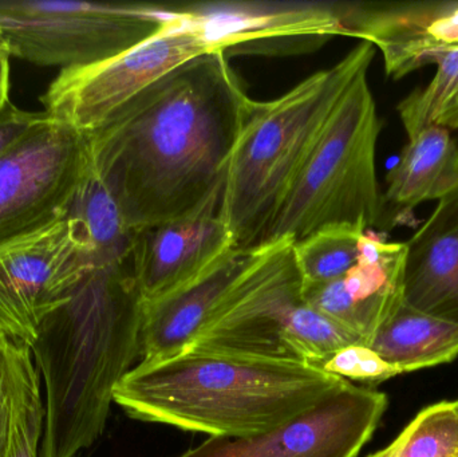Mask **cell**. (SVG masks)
<instances>
[{
    "mask_svg": "<svg viewBox=\"0 0 458 457\" xmlns=\"http://www.w3.org/2000/svg\"><path fill=\"white\" fill-rule=\"evenodd\" d=\"M253 99L223 51L185 62L89 134L91 171L134 231L185 216L222 187Z\"/></svg>",
    "mask_w": 458,
    "mask_h": 457,
    "instance_id": "1",
    "label": "cell"
},
{
    "mask_svg": "<svg viewBox=\"0 0 458 457\" xmlns=\"http://www.w3.org/2000/svg\"><path fill=\"white\" fill-rule=\"evenodd\" d=\"M144 300L133 257L94 263L31 345L46 418L39 457H78L98 440L118 384L140 357Z\"/></svg>",
    "mask_w": 458,
    "mask_h": 457,
    "instance_id": "2",
    "label": "cell"
},
{
    "mask_svg": "<svg viewBox=\"0 0 458 457\" xmlns=\"http://www.w3.org/2000/svg\"><path fill=\"white\" fill-rule=\"evenodd\" d=\"M346 381L301 362L185 351L140 362L118 384L113 402L136 420L244 437L298 418Z\"/></svg>",
    "mask_w": 458,
    "mask_h": 457,
    "instance_id": "3",
    "label": "cell"
},
{
    "mask_svg": "<svg viewBox=\"0 0 458 457\" xmlns=\"http://www.w3.org/2000/svg\"><path fill=\"white\" fill-rule=\"evenodd\" d=\"M374 46L362 42L338 63L267 102H253L223 185V219L237 249H259L293 180L352 80L369 72Z\"/></svg>",
    "mask_w": 458,
    "mask_h": 457,
    "instance_id": "4",
    "label": "cell"
},
{
    "mask_svg": "<svg viewBox=\"0 0 458 457\" xmlns=\"http://www.w3.org/2000/svg\"><path fill=\"white\" fill-rule=\"evenodd\" d=\"M365 340L303 300L293 241L261 246L188 351L301 362L317 367Z\"/></svg>",
    "mask_w": 458,
    "mask_h": 457,
    "instance_id": "5",
    "label": "cell"
},
{
    "mask_svg": "<svg viewBox=\"0 0 458 457\" xmlns=\"http://www.w3.org/2000/svg\"><path fill=\"white\" fill-rule=\"evenodd\" d=\"M381 131L368 72L344 91L293 180L261 246L301 241L328 225L368 233L381 224L376 150Z\"/></svg>",
    "mask_w": 458,
    "mask_h": 457,
    "instance_id": "6",
    "label": "cell"
},
{
    "mask_svg": "<svg viewBox=\"0 0 458 457\" xmlns=\"http://www.w3.org/2000/svg\"><path fill=\"white\" fill-rule=\"evenodd\" d=\"M172 16L168 4L0 0V39L10 56L80 69L155 37Z\"/></svg>",
    "mask_w": 458,
    "mask_h": 457,
    "instance_id": "7",
    "label": "cell"
},
{
    "mask_svg": "<svg viewBox=\"0 0 458 457\" xmlns=\"http://www.w3.org/2000/svg\"><path fill=\"white\" fill-rule=\"evenodd\" d=\"M89 171V134L46 113L0 157V247L66 216Z\"/></svg>",
    "mask_w": 458,
    "mask_h": 457,
    "instance_id": "8",
    "label": "cell"
},
{
    "mask_svg": "<svg viewBox=\"0 0 458 457\" xmlns=\"http://www.w3.org/2000/svg\"><path fill=\"white\" fill-rule=\"evenodd\" d=\"M207 53H212L211 48L182 26L174 11L158 34L131 50L101 63L62 70L40 101L51 118L90 133L148 86Z\"/></svg>",
    "mask_w": 458,
    "mask_h": 457,
    "instance_id": "9",
    "label": "cell"
},
{
    "mask_svg": "<svg viewBox=\"0 0 458 457\" xmlns=\"http://www.w3.org/2000/svg\"><path fill=\"white\" fill-rule=\"evenodd\" d=\"M93 265L85 230L69 214L0 247V334L31 348L40 324Z\"/></svg>",
    "mask_w": 458,
    "mask_h": 457,
    "instance_id": "10",
    "label": "cell"
},
{
    "mask_svg": "<svg viewBox=\"0 0 458 457\" xmlns=\"http://www.w3.org/2000/svg\"><path fill=\"white\" fill-rule=\"evenodd\" d=\"M387 397L346 381L288 423L244 437H209L177 457H357L373 436Z\"/></svg>",
    "mask_w": 458,
    "mask_h": 457,
    "instance_id": "11",
    "label": "cell"
},
{
    "mask_svg": "<svg viewBox=\"0 0 458 457\" xmlns=\"http://www.w3.org/2000/svg\"><path fill=\"white\" fill-rule=\"evenodd\" d=\"M182 26L192 30L212 51L245 43L299 37L346 35L344 2L228 0L174 4Z\"/></svg>",
    "mask_w": 458,
    "mask_h": 457,
    "instance_id": "12",
    "label": "cell"
},
{
    "mask_svg": "<svg viewBox=\"0 0 458 457\" xmlns=\"http://www.w3.org/2000/svg\"><path fill=\"white\" fill-rule=\"evenodd\" d=\"M223 185L196 211L137 231L134 268L144 303L176 292L237 249L223 219Z\"/></svg>",
    "mask_w": 458,
    "mask_h": 457,
    "instance_id": "13",
    "label": "cell"
},
{
    "mask_svg": "<svg viewBox=\"0 0 458 457\" xmlns=\"http://www.w3.org/2000/svg\"><path fill=\"white\" fill-rule=\"evenodd\" d=\"M347 37L371 43L401 80L458 48V2H344Z\"/></svg>",
    "mask_w": 458,
    "mask_h": 457,
    "instance_id": "14",
    "label": "cell"
},
{
    "mask_svg": "<svg viewBox=\"0 0 458 457\" xmlns=\"http://www.w3.org/2000/svg\"><path fill=\"white\" fill-rule=\"evenodd\" d=\"M405 252V243H387L366 233L354 267L336 281L303 286V300L366 343L403 302Z\"/></svg>",
    "mask_w": 458,
    "mask_h": 457,
    "instance_id": "15",
    "label": "cell"
},
{
    "mask_svg": "<svg viewBox=\"0 0 458 457\" xmlns=\"http://www.w3.org/2000/svg\"><path fill=\"white\" fill-rule=\"evenodd\" d=\"M259 249H233L176 292L144 303L140 338L141 362L174 359L192 348L237 279L255 262Z\"/></svg>",
    "mask_w": 458,
    "mask_h": 457,
    "instance_id": "16",
    "label": "cell"
},
{
    "mask_svg": "<svg viewBox=\"0 0 458 457\" xmlns=\"http://www.w3.org/2000/svg\"><path fill=\"white\" fill-rule=\"evenodd\" d=\"M403 302L458 325V190L405 243Z\"/></svg>",
    "mask_w": 458,
    "mask_h": 457,
    "instance_id": "17",
    "label": "cell"
},
{
    "mask_svg": "<svg viewBox=\"0 0 458 457\" xmlns=\"http://www.w3.org/2000/svg\"><path fill=\"white\" fill-rule=\"evenodd\" d=\"M382 219L397 223L424 201L441 200L458 190V145L448 129L430 126L409 137L400 160L386 177ZM379 224V225H381Z\"/></svg>",
    "mask_w": 458,
    "mask_h": 457,
    "instance_id": "18",
    "label": "cell"
},
{
    "mask_svg": "<svg viewBox=\"0 0 458 457\" xmlns=\"http://www.w3.org/2000/svg\"><path fill=\"white\" fill-rule=\"evenodd\" d=\"M366 345L398 372H414L456 359L458 325L414 310L403 302Z\"/></svg>",
    "mask_w": 458,
    "mask_h": 457,
    "instance_id": "19",
    "label": "cell"
},
{
    "mask_svg": "<svg viewBox=\"0 0 458 457\" xmlns=\"http://www.w3.org/2000/svg\"><path fill=\"white\" fill-rule=\"evenodd\" d=\"M365 231L328 225L293 243V257L303 286L327 284L346 275L360 254Z\"/></svg>",
    "mask_w": 458,
    "mask_h": 457,
    "instance_id": "20",
    "label": "cell"
},
{
    "mask_svg": "<svg viewBox=\"0 0 458 457\" xmlns=\"http://www.w3.org/2000/svg\"><path fill=\"white\" fill-rule=\"evenodd\" d=\"M436 64L429 85L416 89L398 104L408 137L430 126L458 128V48L444 54Z\"/></svg>",
    "mask_w": 458,
    "mask_h": 457,
    "instance_id": "21",
    "label": "cell"
},
{
    "mask_svg": "<svg viewBox=\"0 0 458 457\" xmlns=\"http://www.w3.org/2000/svg\"><path fill=\"white\" fill-rule=\"evenodd\" d=\"M369 457H458V400L422 410L389 447Z\"/></svg>",
    "mask_w": 458,
    "mask_h": 457,
    "instance_id": "22",
    "label": "cell"
},
{
    "mask_svg": "<svg viewBox=\"0 0 458 457\" xmlns=\"http://www.w3.org/2000/svg\"><path fill=\"white\" fill-rule=\"evenodd\" d=\"M45 418L40 377L34 362L27 369L16 396L5 457H39Z\"/></svg>",
    "mask_w": 458,
    "mask_h": 457,
    "instance_id": "23",
    "label": "cell"
},
{
    "mask_svg": "<svg viewBox=\"0 0 458 457\" xmlns=\"http://www.w3.org/2000/svg\"><path fill=\"white\" fill-rule=\"evenodd\" d=\"M32 364L31 348L27 343L0 334V457L7 455L16 396Z\"/></svg>",
    "mask_w": 458,
    "mask_h": 457,
    "instance_id": "24",
    "label": "cell"
},
{
    "mask_svg": "<svg viewBox=\"0 0 458 457\" xmlns=\"http://www.w3.org/2000/svg\"><path fill=\"white\" fill-rule=\"evenodd\" d=\"M318 368L344 380L360 381L369 385L384 383L401 375L394 367L387 364L379 354L362 343L334 351Z\"/></svg>",
    "mask_w": 458,
    "mask_h": 457,
    "instance_id": "25",
    "label": "cell"
},
{
    "mask_svg": "<svg viewBox=\"0 0 458 457\" xmlns=\"http://www.w3.org/2000/svg\"><path fill=\"white\" fill-rule=\"evenodd\" d=\"M46 117V113L24 112L13 102L0 110V157L4 156L16 142L21 141L31 128Z\"/></svg>",
    "mask_w": 458,
    "mask_h": 457,
    "instance_id": "26",
    "label": "cell"
},
{
    "mask_svg": "<svg viewBox=\"0 0 458 457\" xmlns=\"http://www.w3.org/2000/svg\"><path fill=\"white\" fill-rule=\"evenodd\" d=\"M10 54L0 53V110L10 102Z\"/></svg>",
    "mask_w": 458,
    "mask_h": 457,
    "instance_id": "27",
    "label": "cell"
},
{
    "mask_svg": "<svg viewBox=\"0 0 458 457\" xmlns=\"http://www.w3.org/2000/svg\"><path fill=\"white\" fill-rule=\"evenodd\" d=\"M2 51H5V53H7V48H5V46H4V43H3V40L0 39V53H2Z\"/></svg>",
    "mask_w": 458,
    "mask_h": 457,
    "instance_id": "28",
    "label": "cell"
}]
</instances>
